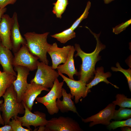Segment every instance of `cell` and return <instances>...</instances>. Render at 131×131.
<instances>
[{"label":"cell","instance_id":"6da1fadb","mask_svg":"<svg viewBox=\"0 0 131 131\" xmlns=\"http://www.w3.org/2000/svg\"><path fill=\"white\" fill-rule=\"evenodd\" d=\"M89 29L97 41L96 48L94 51L90 53H85L81 49L80 45L77 44H75L74 47L75 51L77 52L75 57H80L82 61L80 71L78 72L79 80L86 83L93 77L96 71V64L100 59L99 53L106 48L105 46L102 44L99 40L101 32L97 34Z\"/></svg>","mask_w":131,"mask_h":131},{"label":"cell","instance_id":"7a4b0ae2","mask_svg":"<svg viewBox=\"0 0 131 131\" xmlns=\"http://www.w3.org/2000/svg\"><path fill=\"white\" fill-rule=\"evenodd\" d=\"M2 97L4 101L0 105V109L4 124L8 125L12 118H16L18 114H24L25 109L22 103L18 101L17 93L12 84Z\"/></svg>","mask_w":131,"mask_h":131},{"label":"cell","instance_id":"3957f363","mask_svg":"<svg viewBox=\"0 0 131 131\" xmlns=\"http://www.w3.org/2000/svg\"><path fill=\"white\" fill-rule=\"evenodd\" d=\"M49 33V32L38 34L34 32H30L24 35L30 51L37 57L41 62L48 65L49 61L47 54L51 45L47 41Z\"/></svg>","mask_w":131,"mask_h":131},{"label":"cell","instance_id":"277c9868","mask_svg":"<svg viewBox=\"0 0 131 131\" xmlns=\"http://www.w3.org/2000/svg\"><path fill=\"white\" fill-rule=\"evenodd\" d=\"M37 70L34 77L30 82H34L41 85L45 88H51L54 82L59 75L51 66L38 61Z\"/></svg>","mask_w":131,"mask_h":131},{"label":"cell","instance_id":"5b68a950","mask_svg":"<svg viewBox=\"0 0 131 131\" xmlns=\"http://www.w3.org/2000/svg\"><path fill=\"white\" fill-rule=\"evenodd\" d=\"M64 84V81L59 82L58 78L56 79L53 86L47 94L43 97H37L36 98L37 102L45 106L50 115L57 113L58 112L56 101L57 99H60L62 97V90Z\"/></svg>","mask_w":131,"mask_h":131},{"label":"cell","instance_id":"8992f818","mask_svg":"<svg viewBox=\"0 0 131 131\" xmlns=\"http://www.w3.org/2000/svg\"><path fill=\"white\" fill-rule=\"evenodd\" d=\"M46 131H82L78 123L68 117L60 116L48 120L45 126Z\"/></svg>","mask_w":131,"mask_h":131},{"label":"cell","instance_id":"52a82bcc","mask_svg":"<svg viewBox=\"0 0 131 131\" xmlns=\"http://www.w3.org/2000/svg\"><path fill=\"white\" fill-rule=\"evenodd\" d=\"M14 54L13 66H22L32 71L37 69L39 58L30 51L26 45H22L19 50Z\"/></svg>","mask_w":131,"mask_h":131},{"label":"cell","instance_id":"ba28073f","mask_svg":"<svg viewBox=\"0 0 131 131\" xmlns=\"http://www.w3.org/2000/svg\"><path fill=\"white\" fill-rule=\"evenodd\" d=\"M22 103L25 109L24 115L22 117H17L22 122V126H25L30 131H32L30 126H33L36 128L38 126H45L47 125L48 120L46 119V115L45 113L38 111L35 112L33 113L24 104Z\"/></svg>","mask_w":131,"mask_h":131},{"label":"cell","instance_id":"9c48e42d","mask_svg":"<svg viewBox=\"0 0 131 131\" xmlns=\"http://www.w3.org/2000/svg\"><path fill=\"white\" fill-rule=\"evenodd\" d=\"M14 69L17 74L12 84L17 93V100L21 102L23 95L27 88L28 84L27 79L30 70L28 68L21 66H15Z\"/></svg>","mask_w":131,"mask_h":131},{"label":"cell","instance_id":"30bf717a","mask_svg":"<svg viewBox=\"0 0 131 131\" xmlns=\"http://www.w3.org/2000/svg\"><path fill=\"white\" fill-rule=\"evenodd\" d=\"M60 76L63 78V81L65 82L70 90L72 99L74 97V101L76 104L78 103L82 98H84L91 91L87 90L86 85L81 80L75 81L71 79L64 75L63 74L58 71Z\"/></svg>","mask_w":131,"mask_h":131},{"label":"cell","instance_id":"8fae6325","mask_svg":"<svg viewBox=\"0 0 131 131\" xmlns=\"http://www.w3.org/2000/svg\"><path fill=\"white\" fill-rule=\"evenodd\" d=\"M115 107L116 105L112 103L109 104L97 114L85 119L82 118V120L84 123L91 122L89 125L90 127L98 124L108 125L112 119Z\"/></svg>","mask_w":131,"mask_h":131},{"label":"cell","instance_id":"7c38bea8","mask_svg":"<svg viewBox=\"0 0 131 131\" xmlns=\"http://www.w3.org/2000/svg\"><path fill=\"white\" fill-rule=\"evenodd\" d=\"M71 45H68L62 48L58 47L56 42L51 44L47 53L50 56L52 61L53 69H57L58 66L62 63H64L68 57Z\"/></svg>","mask_w":131,"mask_h":131},{"label":"cell","instance_id":"4fadbf2b","mask_svg":"<svg viewBox=\"0 0 131 131\" xmlns=\"http://www.w3.org/2000/svg\"><path fill=\"white\" fill-rule=\"evenodd\" d=\"M43 90L48 91L49 90L34 82L28 83L26 89L23 95L21 102L31 111L35 100Z\"/></svg>","mask_w":131,"mask_h":131},{"label":"cell","instance_id":"5bb4252c","mask_svg":"<svg viewBox=\"0 0 131 131\" xmlns=\"http://www.w3.org/2000/svg\"><path fill=\"white\" fill-rule=\"evenodd\" d=\"M13 19L9 15L4 14L0 20V38L2 44L11 50L12 43L10 39Z\"/></svg>","mask_w":131,"mask_h":131},{"label":"cell","instance_id":"9a60e30c","mask_svg":"<svg viewBox=\"0 0 131 131\" xmlns=\"http://www.w3.org/2000/svg\"><path fill=\"white\" fill-rule=\"evenodd\" d=\"M13 24L12 27L10 39L12 43V50L14 54L20 49L21 45H26L25 38L23 37L20 31L19 25L18 21L17 15L15 12L12 17Z\"/></svg>","mask_w":131,"mask_h":131},{"label":"cell","instance_id":"2e32d148","mask_svg":"<svg viewBox=\"0 0 131 131\" xmlns=\"http://www.w3.org/2000/svg\"><path fill=\"white\" fill-rule=\"evenodd\" d=\"M10 50L0 42V64L2 67L3 72L16 77V73L13 68L14 56Z\"/></svg>","mask_w":131,"mask_h":131},{"label":"cell","instance_id":"e0dca14e","mask_svg":"<svg viewBox=\"0 0 131 131\" xmlns=\"http://www.w3.org/2000/svg\"><path fill=\"white\" fill-rule=\"evenodd\" d=\"M75 51L74 47L72 46L66 61L63 64L59 65L56 69L58 71L66 74L69 78L73 80H74V75H78V72L74 65V55Z\"/></svg>","mask_w":131,"mask_h":131},{"label":"cell","instance_id":"ac0fdd59","mask_svg":"<svg viewBox=\"0 0 131 131\" xmlns=\"http://www.w3.org/2000/svg\"><path fill=\"white\" fill-rule=\"evenodd\" d=\"M62 100L57 99L56 101L57 106L59 110L62 113H67L69 111L76 113L79 116L77 111L74 102L72 100V95L70 93H67L65 89H62Z\"/></svg>","mask_w":131,"mask_h":131},{"label":"cell","instance_id":"d6986e66","mask_svg":"<svg viewBox=\"0 0 131 131\" xmlns=\"http://www.w3.org/2000/svg\"><path fill=\"white\" fill-rule=\"evenodd\" d=\"M95 74V76L93 79L86 85L87 91H91L90 88L101 82H104L107 84L110 83L115 88L119 89V87L116 85L113 84L107 80V78L111 76V74L109 72L104 73V68L103 67L97 68Z\"/></svg>","mask_w":131,"mask_h":131},{"label":"cell","instance_id":"ffe728a7","mask_svg":"<svg viewBox=\"0 0 131 131\" xmlns=\"http://www.w3.org/2000/svg\"><path fill=\"white\" fill-rule=\"evenodd\" d=\"M16 78L13 75L2 72L0 76V98L3 95L7 89L12 84Z\"/></svg>","mask_w":131,"mask_h":131},{"label":"cell","instance_id":"44dd1931","mask_svg":"<svg viewBox=\"0 0 131 131\" xmlns=\"http://www.w3.org/2000/svg\"><path fill=\"white\" fill-rule=\"evenodd\" d=\"M51 36L56 38L60 43L64 44L75 37L76 33L74 30L70 27L61 33L51 35Z\"/></svg>","mask_w":131,"mask_h":131},{"label":"cell","instance_id":"7402d4cb","mask_svg":"<svg viewBox=\"0 0 131 131\" xmlns=\"http://www.w3.org/2000/svg\"><path fill=\"white\" fill-rule=\"evenodd\" d=\"M68 4V0H57L53 3L54 6L52 12L57 18H62V15L65 11Z\"/></svg>","mask_w":131,"mask_h":131},{"label":"cell","instance_id":"603a6c76","mask_svg":"<svg viewBox=\"0 0 131 131\" xmlns=\"http://www.w3.org/2000/svg\"><path fill=\"white\" fill-rule=\"evenodd\" d=\"M131 117V109L120 107L118 110H115L112 119L120 121L123 119H127Z\"/></svg>","mask_w":131,"mask_h":131},{"label":"cell","instance_id":"cb8c5ba5","mask_svg":"<svg viewBox=\"0 0 131 131\" xmlns=\"http://www.w3.org/2000/svg\"><path fill=\"white\" fill-rule=\"evenodd\" d=\"M116 100L113 101L112 103L119 106L120 107L131 108V98H127L123 94H118L115 97Z\"/></svg>","mask_w":131,"mask_h":131},{"label":"cell","instance_id":"d4e9b609","mask_svg":"<svg viewBox=\"0 0 131 131\" xmlns=\"http://www.w3.org/2000/svg\"><path fill=\"white\" fill-rule=\"evenodd\" d=\"M117 68L112 67L111 69L113 71H120L123 74L127 81L129 90L131 91V69L130 68L128 69H125L122 68L119 63L117 62L116 64Z\"/></svg>","mask_w":131,"mask_h":131},{"label":"cell","instance_id":"484cf974","mask_svg":"<svg viewBox=\"0 0 131 131\" xmlns=\"http://www.w3.org/2000/svg\"><path fill=\"white\" fill-rule=\"evenodd\" d=\"M125 126L131 127V119L130 118L124 121H112L107 125V128L110 130H114L119 127Z\"/></svg>","mask_w":131,"mask_h":131},{"label":"cell","instance_id":"4316f807","mask_svg":"<svg viewBox=\"0 0 131 131\" xmlns=\"http://www.w3.org/2000/svg\"><path fill=\"white\" fill-rule=\"evenodd\" d=\"M91 6V3L89 1L87 3L84 12L74 22L70 27L74 30L84 19L87 18L89 13V10Z\"/></svg>","mask_w":131,"mask_h":131},{"label":"cell","instance_id":"83f0119b","mask_svg":"<svg viewBox=\"0 0 131 131\" xmlns=\"http://www.w3.org/2000/svg\"><path fill=\"white\" fill-rule=\"evenodd\" d=\"M12 120L10 121L8 125L11 126L13 131H30L28 129H25L23 127L22 123L17 118H12Z\"/></svg>","mask_w":131,"mask_h":131},{"label":"cell","instance_id":"f1b7e54d","mask_svg":"<svg viewBox=\"0 0 131 131\" xmlns=\"http://www.w3.org/2000/svg\"><path fill=\"white\" fill-rule=\"evenodd\" d=\"M131 24V19L124 22L119 24L112 28L113 32L115 34H118L125 30Z\"/></svg>","mask_w":131,"mask_h":131},{"label":"cell","instance_id":"f546056e","mask_svg":"<svg viewBox=\"0 0 131 131\" xmlns=\"http://www.w3.org/2000/svg\"><path fill=\"white\" fill-rule=\"evenodd\" d=\"M17 0H0V8L5 7L8 5H13Z\"/></svg>","mask_w":131,"mask_h":131},{"label":"cell","instance_id":"4dcf8cb0","mask_svg":"<svg viewBox=\"0 0 131 131\" xmlns=\"http://www.w3.org/2000/svg\"><path fill=\"white\" fill-rule=\"evenodd\" d=\"M0 131H13L11 125H5L4 126L0 127Z\"/></svg>","mask_w":131,"mask_h":131},{"label":"cell","instance_id":"1f68e13d","mask_svg":"<svg viewBox=\"0 0 131 131\" xmlns=\"http://www.w3.org/2000/svg\"><path fill=\"white\" fill-rule=\"evenodd\" d=\"M7 8H0V20L1 19L2 16L4 14V13L6 11Z\"/></svg>","mask_w":131,"mask_h":131},{"label":"cell","instance_id":"d6a6232c","mask_svg":"<svg viewBox=\"0 0 131 131\" xmlns=\"http://www.w3.org/2000/svg\"><path fill=\"white\" fill-rule=\"evenodd\" d=\"M3 102V101L0 99V125H4V122L0 113V105Z\"/></svg>","mask_w":131,"mask_h":131},{"label":"cell","instance_id":"836d02e7","mask_svg":"<svg viewBox=\"0 0 131 131\" xmlns=\"http://www.w3.org/2000/svg\"><path fill=\"white\" fill-rule=\"evenodd\" d=\"M121 129L123 131H131V127L128 126H125L121 127Z\"/></svg>","mask_w":131,"mask_h":131},{"label":"cell","instance_id":"e575fe53","mask_svg":"<svg viewBox=\"0 0 131 131\" xmlns=\"http://www.w3.org/2000/svg\"><path fill=\"white\" fill-rule=\"evenodd\" d=\"M39 129L38 131H46L45 127V126H39Z\"/></svg>","mask_w":131,"mask_h":131},{"label":"cell","instance_id":"d590c367","mask_svg":"<svg viewBox=\"0 0 131 131\" xmlns=\"http://www.w3.org/2000/svg\"><path fill=\"white\" fill-rule=\"evenodd\" d=\"M114 0H103L104 3L106 4H109Z\"/></svg>","mask_w":131,"mask_h":131},{"label":"cell","instance_id":"8d00e7d4","mask_svg":"<svg viewBox=\"0 0 131 131\" xmlns=\"http://www.w3.org/2000/svg\"><path fill=\"white\" fill-rule=\"evenodd\" d=\"M2 72H1V71H0V76L1 75V74Z\"/></svg>","mask_w":131,"mask_h":131},{"label":"cell","instance_id":"74e56055","mask_svg":"<svg viewBox=\"0 0 131 131\" xmlns=\"http://www.w3.org/2000/svg\"><path fill=\"white\" fill-rule=\"evenodd\" d=\"M1 41V39H0V42Z\"/></svg>","mask_w":131,"mask_h":131}]
</instances>
